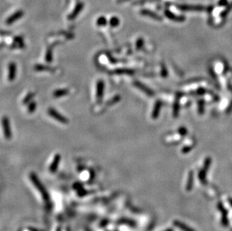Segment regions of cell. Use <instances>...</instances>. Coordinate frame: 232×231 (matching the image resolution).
Segmentation results:
<instances>
[{"mask_svg":"<svg viewBox=\"0 0 232 231\" xmlns=\"http://www.w3.org/2000/svg\"><path fill=\"white\" fill-rule=\"evenodd\" d=\"M210 165H211V159L207 158V159H206L205 162H204V166H203V168H201V170L198 173V179H199L201 183L203 184V185H206L207 183V173L209 168H210Z\"/></svg>","mask_w":232,"mask_h":231,"instance_id":"1","label":"cell"},{"mask_svg":"<svg viewBox=\"0 0 232 231\" xmlns=\"http://www.w3.org/2000/svg\"><path fill=\"white\" fill-rule=\"evenodd\" d=\"M2 127L5 137L7 140H10L12 137V131L11 129L10 120L8 116H3L2 118Z\"/></svg>","mask_w":232,"mask_h":231,"instance_id":"2","label":"cell"},{"mask_svg":"<svg viewBox=\"0 0 232 231\" xmlns=\"http://www.w3.org/2000/svg\"><path fill=\"white\" fill-rule=\"evenodd\" d=\"M48 114L53 119L57 120L59 122L62 123V124H68L69 123V119L66 118V116H63L60 113H59L56 109L53 108V107H50L48 110Z\"/></svg>","mask_w":232,"mask_h":231,"instance_id":"3","label":"cell"},{"mask_svg":"<svg viewBox=\"0 0 232 231\" xmlns=\"http://www.w3.org/2000/svg\"><path fill=\"white\" fill-rule=\"evenodd\" d=\"M104 93V82L102 80H98L96 83V100L98 103L102 101Z\"/></svg>","mask_w":232,"mask_h":231,"instance_id":"4","label":"cell"},{"mask_svg":"<svg viewBox=\"0 0 232 231\" xmlns=\"http://www.w3.org/2000/svg\"><path fill=\"white\" fill-rule=\"evenodd\" d=\"M218 209H219V212L222 214V219H221V222H222V225L223 227H228L229 225V221L228 218V211L225 208L222 203H218Z\"/></svg>","mask_w":232,"mask_h":231,"instance_id":"5","label":"cell"},{"mask_svg":"<svg viewBox=\"0 0 232 231\" xmlns=\"http://www.w3.org/2000/svg\"><path fill=\"white\" fill-rule=\"evenodd\" d=\"M23 14L24 13L23 11H16L15 13H14L13 14L11 15V16L6 20V24H7V25H11L12 23H15L16 21H17L18 20L20 19V18L23 16Z\"/></svg>","mask_w":232,"mask_h":231,"instance_id":"6","label":"cell"},{"mask_svg":"<svg viewBox=\"0 0 232 231\" xmlns=\"http://www.w3.org/2000/svg\"><path fill=\"white\" fill-rule=\"evenodd\" d=\"M17 72V65L15 62H11L8 64V79L10 82L14 80L16 77Z\"/></svg>","mask_w":232,"mask_h":231,"instance_id":"7","label":"cell"},{"mask_svg":"<svg viewBox=\"0 0 232 231\" xmlns=\"http://www.w3.org/2000/svg\"><path fill=\"white\" fill-rule=\"evenodd\" d=\"M173 224H174L176 227H177L179 230L182 231H195L193 228L189 227V225L184 224V223L180 221H177V220H175V221H173Z\"/></svg>","mask_w":232,"mask_h":231,"instance_id":"8","label":"cell"},{"mask_svg":"<svg viewBox=\"0 0 232 231\" xmlns=\"http://www.w3.org/2000/svg\"><path fill=\"white\" fill-rule=\"evenodd\" d=\"M83 8V3H81V2L79 3V4L76 6V8L74 9V11H72V13L71 14L69 15V17H68V19H69V20H72L75 19V18H76L77 17V15H78L79 14H80V12L82 11Z\"/></svg>","mask_w":232,"mask_h":231,"instance_id":"9","label":"cell"},{"mask_svg":"<svg viewBox=\"0 0 232 231\" xmlns=\"http://www.w3.org/2000/svg\"><path fill=\"white\" fill-rule=\"evenodd\" d=\"M178 8L183 11H203L205 8L201 5H179Z\"/></svg>","mask_w":232,"mask_h":231,"instance_id":"10","label":"cell"},{"mask_svg":"<svg viewBox=\"0 0 232 231\" xmlns=\"http://www.w3.org/2000/svg\"><path fill=\"white\" fill-rule=\"evenodd\" d=\"M69 94V89H59L54 91L53 92V96L56 98H61V97L65 96V95H68Z\"/></svg>","mask_w":232,"mask_h":231,"instance_id":"11","label":"cell"},{"mask_svg":"<svg viewBox=\"0 0 232 231\" xmlns=\"http://www.w3.org/2000/svg\"><path fill=\"white\" fill-rule=\"evenodd\" d=\"M194 185V173L193 171H190L188 176V181L186 185V189L187 191H190L193 188Z\"/></svg>","mask_w":232,"mask_h":231,"instance_id":"12","label":"cell"},{"mask_svg":"<svg viewBox=\"0 0 232 231\" xmlns=\"http://www.w3.org/2000/svg\"><path fill=\"white\" fill-rule=\"evenodd\" d=\"M141 14L142 15H144V16H147V17H150L153 18L155 20H160L161 17L159 16V15L156 14V13H153V11L149 10H141Z\"/></svg>","mask_w":232,"mask_h":231,"instance_id":"13","label":"cell"},{"mask_svg":"<svg viewBox=\"0 0 232 231\" xmlns=\"http://www.w3.org/2000/svg\"><path fill=\"white\" fill-rule=\"evenodd\" d=\"M165 15H166L168 17H169L171 20H174L176 21H183L184 20V17L183 16H176L174 14H172L171 12H170L169 11H165Z\"/></svg>","mask_w":232,"mask_h":231,"instance_id":"14","label":"cell"},{"mask_svg":"<svg viewBox=\"0 0 232 231\" xmlns=\"http://www.w3.org/2000/svg\"><path fill=\"white\" fill-rule=\"evenodd\" d=\"M14 45L15 48H23L25 47L23 39V38L20 37V36H17V37L15 38L14 42Z\"/></svg>","mask_w":232,"mask_h":231,"instance_id":"15","label":"cell"},{"mask_svg":"<svg viewBox=\"0 0 232 231\" xmlns=\"http://www.w3.org/2000/svg\"><path fill=\"white\" fill-rule=\"evenodd\" d=\"M34 69L37 71H52L53 68H51L50 66H46L44 65H35Z\"/></svg>","mask_w":232,"mask_h":231,"instance_id":"16","label":"cell"},{"mask_svg":"<svg viewBox=\"0 0 232 231\" xmlns=\"http://www.w3.org/2000/svg\"><path fill=\"white\" fill-rule=\"evenodd\" d=\"M35 96V92H30L26 95V97L24 98V99L23 100V104H28L29 103L31 102L32 101L33 98Z\"/></svg>","mask_w":232,"mask_h":231,"instance_id":"17","label":"cell"},{"mask_svg":"<svg viewBox=\"0 0 232 231\" xmlns=\"http://www.w3.org/2000/svg\"><path fill=\"white\" fill-rule=\"evenodd\" d=\"M45 60L47 62L50 63L53 60V49L52 48H48L47 50L46 54H45Z\"/></svg>","mask_w":232,"mask_h":231,"instance_id":"18","label":"cell"},{"mask_svg":"<svg viewBox=\"0 0 232 231\" xmlns=\"http://www.w3.org/2000/svg\"><path fill=\"white\" fill-rule=\"evenodd\" d=\"M27 105H28V107H27V111H28V113H32L36 111V107H37V103L32 101L31 102L29 103Z\"/></svg>","mask_w":232,"mask_h":231,"instance_id":"19","label":"cell"},{"mask_svg":"<svg viewBox=\"0 0 232 231\" xmlns=\"http://www.w3.org/2000/svg\"><path fill=\"white\" fill-rule=\"evenodd\" d=\"M119 23H120V20H119V18L116 17H112L110 20H109V24H110V26L113 27V28L118 26Z\"/></svg>","mask_w":232,"mask_h":231,"instance_id":"20","label":"cell"},{"mask_svg":"<svg viewBox=\"0 0 232 231\" xmlns=\"http://www.w3.org/2000/svg\"><path fill=\"white\" fill-rule=\"evenodd\" d=\"M107 19L103 16L99 17L96 21V24L97 26H105L107 25Z\"/></svg>","mask_w":232,"mask_h":231,"instance_id":"21","label":"cell"},{"mask_svg":"<svg viewBox=\"0 0 232 231\" xmlns=\"http://www.w3.org/2000/svg\"><path fill=\"white\" fill-rule=\"evenodd\" d=\"M135 85L137 87H138L139 89H141V90H143V92H145L146 93H147V94H150V91L148 90V89H147V88L145 87L144 85H142L141 83H140L139 82H135Z\"/></svg>","mask_w":232,"mask_h":231,"instance_id":"22","label":"cell"},{"mask_svg":"<svg viewBox=\"0 0 232 231\" xmlns=\"http://www.w3.org/2000/svg\"><path fill=\"white\" fill-rule=\"evenodd\" d=\"M132 71L128 69H117L115 71L116 74H132Z\"/></svg>","mask_w":232,"mask_h":231,"instance_id":"23","label":"cell"},{"mask_svg":"<svg viewBox=\"0 0 232 231\" xmlns=\"http://www.w3.org/2000/svg\"><path fill=\"white\" fill-rule=\"evenodd\" d=\"M119 100H120V96H115L113 97V98H112L110 100V101H108V105H113V104H115V103L118 102V101Z\"/></svg>","mask_w":232,"mask_h":231,"instance_id":"24","label":"cell"},{"mask_svg":"<svg viewBox=\"0 0 232 231\" xmlns=\"http://www.w3.org/2000/svg\"><path fill=\"white\" fill-rule=\"evenodd\" d=\"M231 9H232V3H231V5H229V6H228V8H226V9H225V11H223V14H222V16H223V17H225V15H226V14H228V12H229V11H231Z\"/></svg>","mask_w":232,"mask_h":231,"instance_id":"25","label":"cell"},{"mask_svg":"<svg viewBox=\"0 0 232 231\" xmlns=\"http://www.w3.org/2000/svg\"><path fill=\"white\" fill-rule=\"evenodd\" d=\"M227 3H228V1H227V0H220L219 4L222 5H227Z\"/></svg>","mask_w":232,"mask_h":231,"instance_id":"26","label":"cell"},{"mask_svg":"<svg viewBox=\"0 0 232 231\" xmlns=\"http://www.w3.org/2000/svg\"><path fill=\"white\" fill-rule=\"evenodd\" d=\"M228 202H229L230 205L232 206V198H229L228 199Z\"/></svg>","mask_w":232,"mask_h":231,"instance_id":"27","label":"cell"},{"mask_svg":"<svg viewBox=\"0 0 232 231\" xmlns=\"http://www.w3.org/2000/svg\"><path fill=\"white\" fill-rule=\"evenodd\" d=\"M164 231H174L172 228H167L166 230H165Z\"/></svg>","mask_w":232,"mask_h":231,"instance_id":"28","label":"cell"}]
</instances>
